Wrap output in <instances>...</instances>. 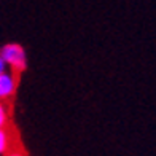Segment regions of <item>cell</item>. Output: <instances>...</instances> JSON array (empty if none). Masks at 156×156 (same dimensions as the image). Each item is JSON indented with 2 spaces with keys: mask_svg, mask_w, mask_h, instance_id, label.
<instances>
[{
  "mask_svg": "<svg viewBox=\"0 0 156 156\" xmlns=\"http://www.w3.org/2000/svg\"><path fill=\"white\" fill-rule=\"evenodd\" d=\"M0 58L3 59L5 64L11 66L18 72L26 69V51L21 45H16V43L5 45L2 48V51H0Z\"/></svg>",
  "mask_w": 156,
  "mask_h": 156,
  "instance_id": "cell-1",
  "label": "cell"
},
{
  "mask_svg": "<svg viewBox=\"0 0 156 156\" xmlns=\"http://www.w3.org/2000/svg\"><path fill=\"white\" fill-rule=\"evenodd\" d=\"M15 89H16L15 76L6 73V72L0 73V99H6V97L13 96Z\"/></svg>",
  "mask_w": 156,
  "mask_h": 156,
  "instance_id": "cell-2",
  "label": "cell"
},
{
  "mask_svg": "<svg viewBox=\"0 0 156 156\" xmlns=\"http://www.w3.org/2000/svg\"><path fill=\"white\" fill-rule=\"evenodd\" d=\"M6 147H8V134L3 127H0V154L6 151Z\"/></svg>",
  "mask_w": 156,
  "mask_h": 156,
  "instance_id": "cell-3",
  "label": "cell"
},
{
  "mask_svg": "<svg viewBox=\"0 0 156 156\" xmlns=\"http://www.w3.org/2000/svg\"><path fill=\"white\" fill-rule=\"evenodd\" d=\"M6 123V110L3 107V104H0V127H3Z\"/></svg>",
  "mask_w": 156,
  "mask_h": 156,
  "instance_id": "cell-4",
  "label": "cell"
},
{
  "mask_svg": "<svg viewBox=\"0 0 156 156\" xmlns=\"http://www.w3.org/2000/svg\"><path fill=\"white\" fill-rule=\"evenodd\" d=\"M5 72V62H3V59L0 58V73H3Z\"/></svg>",
  "mask_w": 156,
  "mask_h": 156,
  "instance_id": "cell-5",
  "label": "cell"
},
{
  "mask_svg": "<svg viewBox=\"0 0 156 156\" xmlns=\"http://www.w3.org/2000/svg\"><path fill=\"white\" fill-rule=\"evenodd\" d=\"M8 156H24L23 153H21V151H11Z\"/></svg>",
  "mask_w": 156,
  "mask_h": 156,
  "instance_id": "cell-6",
  "label": "cell"
}]
</instances>
